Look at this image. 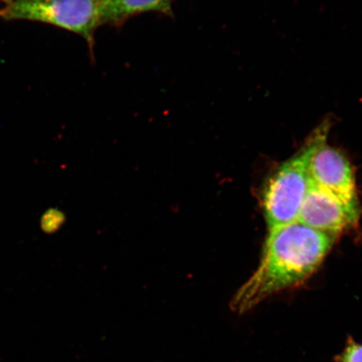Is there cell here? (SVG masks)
Here are the masks:
<instances>
[{
	"instance_id": "cell-1",
	"label": "cell",
	"mask_w": 362,
	"mask_h": 362,
	"mask_svg": "<svg viewBox=\"0 0 362 362\" xmlns=\"http://www.w3.org/2000/svg\"><path fill=\"white\" fill-rule=\"evenodd\" d=\"M337 238L298 221L269 230L259 267L230 302L244 314L267 298L300 286L322 264Z\"/></svg>"
},
{
	"instance_id": "cell-2",
	"label": "cell",
	"mask_w": 362,
	"mask_h": 362,
	"mask_svg": "<svg viewBox=\"0 0 362 362\" xmlns=\"http://www.w3.org/2000/svg\"><path fill=\"white\" fill-rule=\"evenodd\" d=\"M325 121L310 135L302 147L277 167L262 192V205L269 230L296 223L310 185L312 156L321 139L328 136Z\"/></svg>"
},
{
	"instance_id": "cell-3",
	"label": "cell",
	"mask_w": 362,
	"mask_h": 362,
	"mask_svg": "<svg viewBox=\"0 0 362 362\" xmlns=\"http://www.w3.org/2000/svg\"><path fill=\"white\" fill-rule=\"evenodd\" d=\"M0 19L52 25L81 35L93 49L100 0H0Z\"/></svg>"
},
{
	"instance_id": "cell-4",
	"label": "cell",
	"mask_w": 362,
	"mask_h": 362,
	"mask_svg": "<svg viewBox=\"0 0 362 362\" xmlns=\"http://www.w3.org/2000/svg\"><path fill=\"white\" fill-rule=\"evenodd\" d=\"M360 208L346 205L320 185L310 180L297 221L320 233L337 238L358 223Z\"/></svg>"
},
{
	"instance_id": "cell-5",
	"label": "cell",
	"mask_w": 362,
	"mask_h": 362,
	"mask_svg": "<svg viewBox=\"0 0 362 362\" xmlns=\"http://www.w3.org/2000/svg\"><path fill=\"white\" fill-rule=\"evenodd\" d=\"M321 139L310 165V177L316 185L332 193L346 205L360 208L354 172L346 157Z\"/></svg>"
},
{
	"instance_id": "cell-6",
	"label": "cell",
	"mask_w": 362,
	"mask_h": 362,
	"mask_svg": "<svg viewBox=\"0 0 362 362\" xmlns=\"http://www.w3.org/2000/svg\"><path fill=\"white\" fill-rule=\"evenodd\" d=\"M174 0H100L101 25L120 26L130 18L147 12L173 15Z\"/></svg>"
},
{
	"instance_id": "cell-7",
	"label": "cell",
	"mask_w": 362,
	"mask_h": 362,
	"mask_svg": "<svg viewBox=\"0 0 362 362\" xmlns=\"http://www.w3.org/2000/svg\"><path fill=\"white\" fill-rule=\"evenodd\" d=\"M334 362H362V344L352 337H347L346 346L339 354L334 356Z\"/></svg>"
},
{
	"instance_id": "cell-8",
	"label": "cell",
	"mask_w": 362,
	"mask_h": 362,
	"mask_svg": "<svg viewBox=\"0 0 362 362\" xmlns=\"http://www.w3.org/2000/svg\"><path fill=\"white\" fill-rule=\"evenodd\" d=\"M45 221H47L45 228H47V230H55L62 224L64 218H63V215L61 212L54 211L52 214H49L45 216Z\"/></svg>"
}]
</instances>
